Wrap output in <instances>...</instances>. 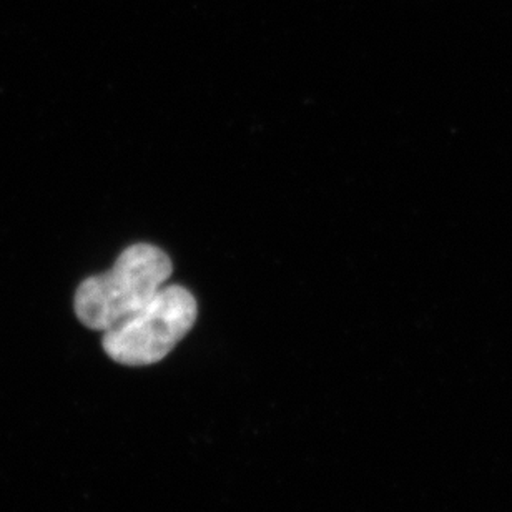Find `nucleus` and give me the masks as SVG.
Returning a JSON list of instances; mask_svg holds the SVG:
<instances>
[{
  "mask_svg": "<svg viewBox=\"0 0 512 512\" xmlns=\"http://www.w3.org/2000/svg\"><path fill=\"white\" fill-rule=\"evenodd\" d=\"M172 273V260L162 248L150 243L132 245L110 271L80 283L75 315L89 330L104 333L150 303Z\"/></svg>",
  "mask_w": 512,
  "mask_h": 512,
  "instance_id": "obj_1",
  "label": "nucleus"
},
{
  "mask_svg": "<svg viewBox=\"0 0 512 512\" xmlns=\"http://www.w3.org/2000/svg\"><path fill=\"white\" fill-rule=\"evenodd\" d=\"M197 300L180 285H165L150 303L102 333L110 360L124 366L155 365L197 321Z\"/></svg>",
  "mask_w": 512,
  "mask_h": 512,
  "instance_id": "obj_2",
  "label": "nucleus"
}]
</instances>
